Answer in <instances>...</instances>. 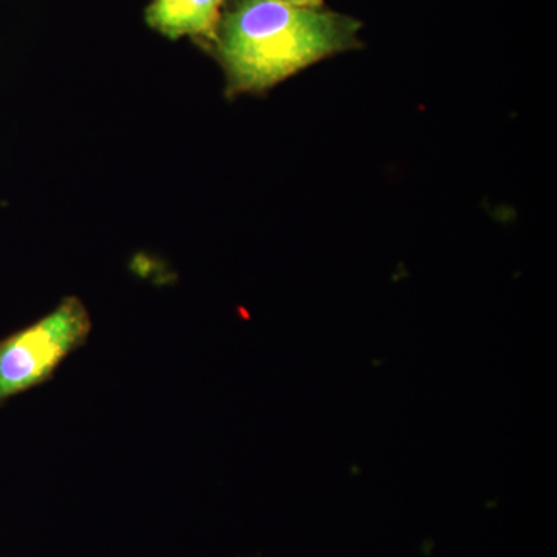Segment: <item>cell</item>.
<instances>
[{
  "label": "cell",
  "mask_w": 557,
  "mask_h": 557,
  "mask_svg": "<svg viewBox=\"0 0 557 557\" xmlns=\"http://www.w3.org/2000/svg\"><path fill=\"white\" fill-rule=\"evenodd\" d=\"M362 24L336 11L276 0H225L205 47L225 75L226 97L263 95L318 62L361 49Z\"/></svg>",
  "instance_id": "6da1fadb"
},
{
  "label": "cell",
  "mask_w": 557,
  "mask_h": 557,
  "mask_svg": "<svg viewBox=\"0 0 557 557\" xmlns=\"http://www.w3.org/2000/svg\"><path fill=\"white\" fill-rule=\"evenodd\" d=\"M94 329L78 296H65L42 318L0 339V409L11 398L44 386Z\"/></svg>",
  "instance_id": "7a4b0ae2"
},
{
  "label": "cell",
  "mask_w": 557,
  "mask_h": 557,
  "mask_svg": "<svg viewBox=\"0 0 557 557\" xmlns=\"http://www.w3.org/2000/svg\"><path fill=\"white\" fill-rule=\"evenodd\" d=\"M225 0H152L146 24L164 38H196L207 42L214 35Z\"/></svg>",
  "instance_id": "3957f363"
},
{
  "label": "cell",
  "mask_w": 557,
  "mask_h": 557,
  "mask_svg": "<svg viewBox=\"0 0 557 557\" xmlns=\"http://www.w3.org/2000/svg\"><path fill=\"white\" fill-rule=\"evenodd\" d=\"M276 2L293 7H306V9H322L324 7V0H276Z\"/></svg>",
  "instance_id": "277c9868"
}]
</instances>
